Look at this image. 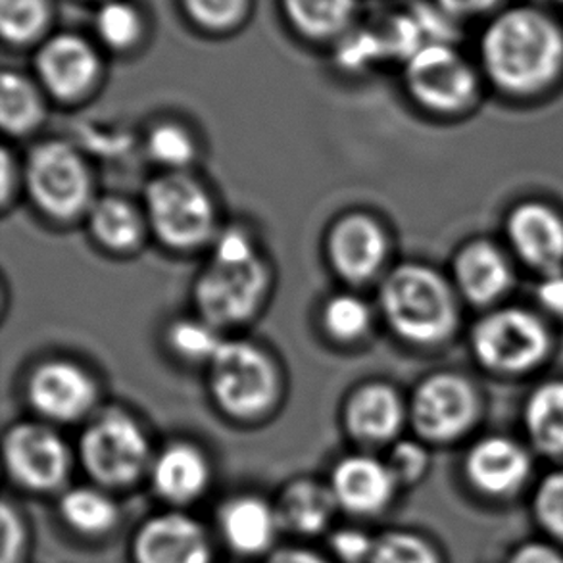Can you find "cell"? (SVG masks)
Returning a JSON list of instances; mask_svg holds the SVG:
<instances>
[{
	"mask_svg": "<svg viewBox=\"0 0 563 563\" xmlns=\"http://www.w3.org/2000/svg\"><path fill=\"white\" fill-rule=\"evenodd\" d=\"M406 85L421 107L454 114L472 104L477 76L450 43H426L406 62Z\"/></svg>",
	"mask_w": 563,
	"mask_h": 563,
	"instance_id": "obj_10",
	"label": "cell"
},
{
	"mask_svg": "<svg viewBox=\"0 0 563 563\" xmlns=\"http://www.w3.org/2000/svg\"><path fill=\"white\" fill-rule=\"evenodd\" d=\"M45 115L43 99L30 79L4 71L0 77V125L10 137L37 130Z\"/></svg>",
	"mask_w": 563,
	"mask_h": 563,
	"instance_id": "obj_26",
	"label": "cell"
},
{
	"mask_svg": "<svg viewBox=\"0 0 563 563\" xmlns=\"http://www.w3.org/2000/svg\"><path fill=\"white\" fill-rule=\"evenodd\" d=\"M208 369L213 402L228 418H266L279 400V369L274 358L256 344L225 339Z\"/></svg>",
	"mask_w": 563,
	"mask_h": 563,
	"instance_id": "obj_4",
	"label": "cell"
},
{
	"mask_svg": "<svg viewBox=\"0 0 563 563\" xmlns=\"http://www.w3.org/2000/svg\"><path fill=\"white\" fill-rule=\"evenodd\" d=\"M379 302L390 329L408 343H442L456 329L454 292L441 274L423 264L395 267L383 279Z\"/></svg>",
	"mask_w": 563,
	"mask_h": 563,
	"instance_id": "obj_2",
	"label": "cell"
},
{
	"mask_svg": "<svg viewBox=\"0 0 563 563\" xmlns=\"http://www.w3.org/2000/svg\"><path fill=\"white\" fill-rule=\"evenodd\" d=\"M481 60L503 91L534 95L562 74L563 27L541 8H508L483 31Z\"/></svg>",
	"mask_w": 563,
	"mask_h": 563,
	"instance_id": "obj_1",
	"label": "cell"
},
{
	"mask_svg": "<svg viewBox=\"0 0 563 563\" xmlns=\"http://www.w3.org/2000/svg\"><path fill=\"white\" fill-rule=\"evenodd\" d=\"M216 533L189 510L154 511L130 539L131 563H216Z\"/></svg>",
	"mask_w": 563,
	"mask_h": 563,
	"instance_id": "obj_11",
	"label": "cell"
},
{
	"mask_svg": "<svg viewBox=\"0 0 563 563\" xmlns=\"http://www.w3.org/2000/svg\"><path fill=\"white\" fill-rule=\"evenodd\" d=\"M321 323L328 335L339 343H356L372 328V310L366 300L351 292H341L329 298L323 306Z\"/></svg>",
	"mask_w": 563,
	"mask_h": 563,
	"instance_id": "obj_29",
	"label": "cell"
},
{
	"mask_svg": "<svg viewBox=\"0 0 563 563\" xmlns=\"http://www.w3.org/2000/svg\"><path fill=\"white\" fill-rule=\"evenodd\" d=\"M14 164H12V156L8 153L7 148L2 151V205L7 206L10 200V192L14 189L12 185V177H15Z\"/></svg>",
	"mask_w": 563,
	"mask_h": 563,
	"instance_id": "obj_44",
	"label": "cell"
},
{
	"mask_svg": "<svg viewBox=\"0 0 563 563\" xmlns=\"http://www.w3.org/2000/svg\"><path fill=\"white\" fill-rule=\"evenodd\" d=\"M97 30L107 45L128 48L137 41L141 20L130 4L108 2L97 15Z\"/></svg>",
	"mask_w": 563,
	"mask_h": 563,
	"instance_id": "obj_35",
	"label": "cell"
},
{
	"mask_svg": "<svg viewBox=\"0 0 563 563\" xmlns=\"http://www.w3.org/2000/svg\"><path fill=\"white\" fill-rule=\"evenodd\" d=\"M541 305L556 316H563V272L547 275L539 287Z\"/></svg>",
	"mask_w": 563,
	"mask_h": 563,
	"instance_id": "obj_42",
	"label": "cell"
},
{
	"mask_svg": "<svg viewBox=\"0 0 563 563\" xmlns=\"http://www.w3.org/2000/svg\"><path fill=\"white\" fill-rule=\"evenodd\" d=\"M527 431L549 454H563V383H547L534 390L526 408Z\"/></svg>",
	"mask_w": 563,
	"mask_h": 563,
	"instance_id": "obj_27",
	"label": "cell"
},
{
	"mask_svg": "<svg viewBox=\"0 0 563 563\" xmlns=\"http://www.w3.org/2000/svg\"><path fill=\"white\" fill-rule=\"evenodd\" d=\"M153 446L145 429L123 411H104L85 427L77 460L91 483L110 493L135 487L148 477Z\"/></svg>",
	"mask_w": 563,
	"mask_h": 563,
	"instance_id": "obj_3",
	"label": "cell"
},
{
	"mask_svg": "<svg viewBox=\"0 0 563 563\" xmlns=\"http://www.w3.org/2000/svg\"><path fill=\"white\" fill-rule=\"evenodd\" d=\"M99 388L87 369L69 360H48L27 379V400L41 418L74 423L91 413Z\"/></svg>",
	"mask_w": 563,
	"mask_h": 563,
	"instance_id": "obj_15",
	"label": "cell"
},
{
	"mask_svg": "<svg viewBox=\"0 0 563 563\" xmlns=\"http://www.w3.org/2000/svg\"><path fill=\"white\" fill-rule=\"evenodd\" d=\"M260 563H335L329 554L312 549L308 544H279L269 556Z\"/></svg>",
	"mask_w": 563,
	"mask_h": 563,
	"instance_id": "obj_40",
	"label": "cell"
},
{
	"mask_svg": "<svg viewBox=\"0 0 563 563\" xmlns=\"http://www.w3.org/2000/svg\"><path fill=\"white\" fill-rule=\"evenodd\" d=\"M529 456L518 442L488 437L477 442L465 460V472L473 485L488 495H508L526 481Z\"/></svg>",
	"mask_w": 563,
	"mask_h": 563,
	"instance_id": "obj_23",
	"label": "cell"
},
{
	"mask_svg": "<svg viewBox=\"0 0 563 563\" xmlns=\"http://www.w3.org/2000/svg\"><path fill=\"white\" fill-rule=\"evenodd\" d=\"M504 0H437V4L446 12V14L462 20V18H473V15L490 14L493 10L500 7Z\"/></svg>",
	"mask_w": 563,
	"mask_h": 563,
	"instance_id": "obj_41",
	"label": "cell"
},
{
	"mask_svg": "<svg viewBox=\"0 0 563 563\" xmlns=\"http://www.w3.org/2000/svg\"><path fill=\"white\" fill-rule=\"evenodd\" d=\"M37 74L41 84L53 97L76 100L95 84L99 74V58L87 41L64 33L41 46Z\"/></svg>",
	"mask_w": 563,
	"mask_h": 563,
	"instance_id": "obj_19",
	"label": "cell"
},
{
	"mask_svg": "<svg viewBox=\"0 0 563 563\" xmlns=\"http://www.w3.org/2000/svg\"><path fill=\"white\" fill-rule=\"evenodd\" d=\"M148 156L168 172H185L197 158V145L179 123H158L146 137Z\"/></svg>",
	"mask_w": 563,
	"mask_h": 563,
	"instance_id": "obj_31",
	"label": "cell"
},
{
	"mask_svg": "<svg viewBox=\"0 0 563 563\" xmlns=\"http://www.w3.org/2000/svg\"><path fill=\"white\" fill-rule=\"evenodd\" d=\"M477 406L470 380L456 374H434L413 393L411 426L427 441H452L473 426Z\"/></svg>",
	"mask_w": 563,
	"mask_h": 563,
	"instance_id": "obj_12",
	"label": "cell"
},
{
	"mask_svg": "<svg viewBox=\"0 0 563 563\" xmlns=\"http://www.w3.org/2000/svg\"><path fill=\"white\" fill-rule=\"evenodd\" d=\"M148 228L172 251H197L216 239V208L208 190L185 172H168L145 192Z\"/></svg>",
	"mask_w": 563,
	"mask_h": 563,
	"instance_id": "obj_5",
	"label": "cell"
},
{
	"mask_svg": "<svg viewBox=\"0 0 563 563\" xmlns=\"http://www.w3.org/2000/svg\"><path fill=\"white\" fill-rule=\"evenodd\" d=\"M508 236L519 258L547 275L563 272V220L550 206L526 202L511 212Z\"/></svg>",
	"mask_w": 563,
	"mask_h": 563,
	"instance_id": "obj_21",
	"label": "cell"
},
{
	"mask_svg": "<svg viewBox=\"0 0 563 563\" xmlns=\"http://www.w3.org/2000/svg\"><path fill=\"white\" fill-rule=\"evenodd\" d=\"M274 503L283 533L300 542L328 537L341 514L328 481L316 477L290 479Z\"/></svg>",
	"mask_w": 563,
	"mask_h": 563,
	"instance_id": "obj_18",
	"label": "cell"
},
{
	"mask_svg": "<svg viewBox=\"0 0 563 563\" xmlns=\"http://www.w3.org/2000/svg\"><path fill=\"white\" fill-rule=\"evenodd\" d=\"M454 277L464 297L473 305L495 302L511 283L510 266L503 252L487 241L465 244L457 252Z\"/></svg>",
	"mask_w": 563,
	"mask_h": 563,
	"instance_id": "obj_24",
	"label": "cell"
},
{
	"mask_svg": "<svg viewBox=\"0 0 563 563\" xmlns=\"http://www.w3.org/2000/svg\"><path fill=\"white\" fill-rule=\"evenodd\" d=\"M213 470L205 450L187 441L169 442L158 450L148 470L154 495L166 508L189 510L205 498L212 485Z\"/></svg>",
	"mask_w": 563,
	"mask_h": 563,
	"instance_id": "obj_16",
	"label": "cell"
},
{
	"mask_svg": "<svg viewBox=\"0 0 563 563\" xmlns=\"http://www.w3.org/2000/svg\"><path fill=\"white\" fill-rule=\"evenodd\" d=\"M328 483L341 514L358 521L383 516L400 488L387 462L367 452L341 457L329 473Z\"/></svg>",
	"mask_w": 563,
	"mask_h": 563,
	"instance_id": "obj_14",
	"label": "cell"
},
{
	"mask_svg": "<svg viewBox=\"0 0 563 563\" xmlns=\"http://www.w3.org/2000/svg\"><path fill=\"white\" fill-rule=\"evenodd\" d=\"M285 8L290 22L302 33L325 37L349 23L354 0H285Z\"/></svg>",
	"mask_w": 563,
	"mask_h": 563,
	"instance_id": "obj_28",
	"label": "cell"
},
{
	"mask_svg": "<svg viewBox=\"0 0 563 563\" xmlns=\"http://www.w3.org/2000/svg\"><path fill=\"white\" fill-rule=\"evenodd\" d=\"M406 419L402 398L385 383L356 388L344 406V427L352 441L362 446H385L396 442Z\"/></svg>",
	"mask_w": 563,
	"mask_h": 563,
	"instance_id": "obj_20",
	"label": "cell"
},
{
	"mask_svg": "<svg viewBox=\"0 0 563 563\" xmlns=\"http://www.w3.org/2000/svg\"><path fill=\"white\" fill-rule=\"evenodd\" d=\"M189 14L206 27L221 30L243 12L244 0H185Z\"/></svg>",
	"mask_w": 563,
	"mask_h": 563,
	"instance_id": "obj_39",
	"label": "cell"
},
{
	"mask_svg": "<svg viewBox=\"0 0 563 563\" xmlns=\"http://www.w3.org/2000/svg\"><path fill=\"white\" fill-rule=\"evenodd\" d=\"M56 516L69 533L87 542L107 541L122 526V506L99 485L68 487L56 500Z\"/></svg>",
	"mask_w": 563,
	"mask_h": 563,
	"instance_id": "obj_22",
	"label": "cell"
},
{
	"mask_svg": "<svg viewBox=\"0 0 563 563\" xmlns=\"http://www.w3.org/2000/svg\"><path fill=\"white\" fill-rule=\"evenodd\" d=\"M220 329L212 323L197 318V320H179L172 323L168 331V344L179 358L192 362V364H210L216 352L223 344Z\"/></svg>",
	"mask_w": 563,
	"mask_h": 563,
	"instance_id": "obj_30",
	"label": "cell"
},
{
	"mask_svg": "<svg viewBox=\"0 0 563 563\" xmlns=\"http://www.w3.org/2000/svg\"><path fill=\"white\" fill-rule=\"evenodd\" d=\"M385 462L398 483V487L416 485L426 475L427 467H429L427 450L413 441L393 442Z\"/></svg>",
	"mask_w": 563,
	"mask_h": 563,
	"instance_id": "obj_37",
	"label": "cell"
},
{
	"mask_svg": "<svg viewBox=\"0 0 563 563\" xmlns=\"http://www.w3.org/2000/svg\"><path fill=\"white\" fill-rule=\"evenodd\" d=\"M556 2H560V4H563V0H556Z\"/></svg>",
	"mask_w": 563,
	"mask_h": 563,
	"instance_id": "obj_45",
	"label": "cell"
},
{
	"mask_svg": "<svg viewBox=\"0 0 563 563\" xmlns=\"http://www.w3.org/2000/svg\"><path fill=\"white\" fill-rule=\"evenodd\" d=\"M23 184L33 205L51 220H76L89 213L95 202L91 169L77 148L64 141H48L31 151Z\"/></svg>",
	"mask_w": 563,
	"mask_h": 563,
	"instance_id": "obj_6",
	"label": "cell"
},
{
	"mask_svg": "<svg viewBox=\"0 0 563 563\" xmlns=\"http://www.w3.org/2000/svg\"><path fill=\"white\" fill-rule=\"evenodd\" d=\"M45 23V0H0V30L10 43H27Z\"/></svg>",
	"mask_w": 563,
	"mask_h": 563,
	"instance_id": "obj_33",
	"label": "cell"
},
{
	"mask_svg": "<svg viewBox=\"0 0 563 563\" xmlns=\"http://www.w3.org/2000/svg\"><path fill=\"white\" fill-rule=\"evenodd\" d=\"M473 351L483 366L498 374H526L550 351V336L534 313L506 308L488 313L475 325Z\"/></svg>",
	"mask_w": 563,
	"mask_h": 563,
	"instance_id": "obj_9",
	"label": "cell"
},
{
	"mask_svg": "<svg viewBox=\"0 0 563 563\" xmlns=\"http://www.w3.org/2000/svg\"><path fill=\"white\" fill-rule=\"evenodd\" d=\"M375 537L362 526H335L329 531L328 554L335 563H369Z\"/></svg>",
	"mask_w": 563,
	"mask_h": 563,
	"instance_id": "obj_36",
	"label": "cell"
},
{
	"mask_svg": "<svg viewBox=\"0 0 563 563\" xmlns=\"http://www.w3.org/2000/svg\"><path fill=\"white\" fill-rule=\"evenodd\" d=\"M510 563H563V556L544 544H529L519 550Z\"/></svg>",
	"mask_w": 563,
	"mask_h": 563,
	"instance_id": "obj_43",
	"label": "cell"
},
{
	"mask_svg": "<svg viewBox=\"0 0 563 563\" xmlns=\"http://www.w3.org/2000/svg\"><path fill=\"white\" fill-rule=\"evenodd\" d=\"M537 514L550 533L563 539V472L549 475L537 495Z\"/></svg>",
	"mask_w": 563,
	"mask_h": 563,
	"instance_id": "obj_38",
	"label": "cell"
},
{
	"mask_svg": "<svg viewBox=\"0 0 563 563\" xmlns=\"http://www.w3.org/2000/svg\"><path fill=\"white\" fill-rule=\"evenodd\" d=\"M269 272L266 262L210 260L195 285V305L202 320L213 328H235L252 320L266 298Z\"/></svg>",
	"mask_w": 563,
	"mask_h": 563,
	"instance_id": "obj_8",
	"label": "cell"
},
{
	"mask_svg": "<svg viewBox=\"0 0 563 563\" xmlns=\"http://www.w3.org/2000/svg\"><path fill=\"white\" fill-rule=\"evenodd\" d=\"M213 533L233 556L264 560L279 547L283 529L275 503L256 493H236L218 506Z\"/></svg>",
	"mask_w": 563,
	"mask_h": 563,
	"instance_id": "obj_13",
	"label": "cell"
},
{
	"mask_svg": "<svg viewBox=\"0 0 563 563\" xmlns=\"http://www.w3.org/2000/svg\"><path fill=\"white\" fill-rule=\"evenodd\" d=\"M387 252L385 229L367 213H346L329 231V262L344 282H369L379 274Z\"/></svg>",
	"mask_w": 563,
	"mask_h": 563,
	"instance_id": "obj_17",
	"label": "cell"
},
{
	"mask_svg": "<svg viewBox=\"0 0 563 563\" xmlns=\"http://www.w3.org/2000/svg\"><path fill=\"white\" fill-rule=\"evenodd\" d=\"M8 479L27 495H62L68 488L74 454L53 427L20 421L2 441Z\"/></svg>",
	"mask_w": 563,
	"mask_h": 563,
	"instance_id": "obj_7",
	"label": "cell"
},
{
	"mask_svg": "<svg viewBox=\"0 0 563 563\" xmlns=\"http://www.w3.org/2000/svg\"><path fill=\"white\" fill-rule=\"evenodd\" d=\"M2 523V549L0 563H27L31 550L30 521L22 508L7 496L0 506Z\"/></svg>",
	"mask_w": 563,
	"mask_h": 563,
	"instance_id": "obj_34",
	"label": "cell"
},
{
	"mask_svg": "<svg viewBox=\"0 0 563 563\" xmlns=\"http://www.w3.org/2000/svg\"><path fill=\"white\" fill-rule=\"evenodd\" d=\"M87 216L92 239L107 251H135L145 239L146 216L125 198H99L92 202Z\"/></svg>",
	"mask_w": 563,
	"mask_h": 563,
	"instance_id": "obj_25",
	"label": "cell"
},
{
	"mask_svg": "<svg viewBox=\"0 0 563 563\" xmlns=\"http://www.w3.org/2000/svg\"><path fill=\"white\" fill-rule=\"evenodd\" d=\"M369 563H439V558L423 537L404 529H388L375 537Z\"/></svg>",
	"mask_w": 563,
	"mask_h": 563,
	"instance_id": "obj_32",
	"label": "cell"
}]
</instances>
